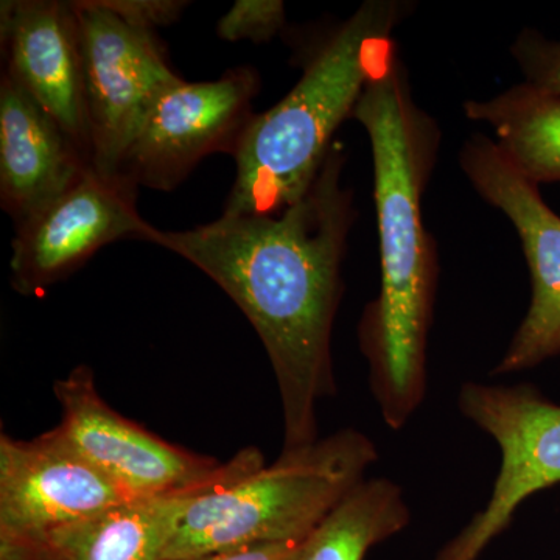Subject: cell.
Segmentation results:
<instances>
[{
	"label": "cell",
	"mask_w": 560,
	"mask_h": 560,
	"mask_svg": "<svg viewBox=\"0 0 560 560\" xmlns=\"http://www.w3.org/2000/svg\"><path fill=\"white\" fill-rule=\"evenodd\" d=\"M331 145L308 190L271 215H223L145 241L209 276L245 313L267 350L282 407V452L319 440V401L337 393L331 334L345 293L342 261L357 219Z\"/></svg>",
	"instance_id": "6da1fadb"
},
{
	"label": "cell",
	"mask_w": 560,
	"mask_h": 560,
	"mask_svg": "<svg viewBox=\"0 0 560 560\" xmlns=\"http://www.w3.org/2000/svg\"><path fill=\"white\" fill-rule=\"evenodd\" d=\"M396 57L370 81L352 114L371 142L381 246V291L361 316L359 345L372 397L394 431L407 425L427 396L438 265L422 195L440 142Z\"/></svg>",
	"instance_id": "7a4b0ae2"
},
{
	"label": "cell",
	"mask_w": 560,
	"mask_h": 560,
	"mask_svg": "<svg viewBox=\"0 0 560 560\" xmlns=\"http://www.w3.org/2000/svg\"><path fill=\"white\" fill-rule=\"evenodd\" d=\"M407 9L397 0L364 2L320 46L296 86L253 116L234 154L237 176L223 215H271L308 190L335 131L396 57L393 32Z\"/></svg>",
	"instance_id": "3957f363"
},
{
	"label": "cell",
	"mask_w": 560,
	"mask_h": 560,
	"mask_svg": "<svg viewBox=\"0 0 560 560\" xmlns=\"http://www.w3.org/2000/svg\"><path fill=\"white\" fill-rule=\"evenodd\" d=\"M377 459L374 442L355 429L282 452L271 466L198 497L162 560L304 541Z\"/></svg>",
	"instance_id": "277c9868"
},
{
	"label": "cell",
	"mask_w": 560,
	"mask_h": 560,
	"mask_svg": "<svg viewBox=\"0 0 560 560\" xmlns=\"http://www.w3.org/2000/svg\"><path fill=\"white\" fill-rule=\"evenodd\" d=\"M54 393L62 416L51 431L136 499L223 488L265 466L256 447L243 448L228 463H220L162 440L113 410L102 399L88 366H77L55 382Z\"/></svg>",
	"instance_id": "5b68a950"
},
{
	"label": "cell",
	"mask_w": 560,
	"mask_h": 560,
	"mask_svg": "<svg viewBox=\"0 0 560 560\" xmlns=\"http://www.w3.org/2000/svg\"><path fill=\"white\" fill-rule=\"evenodd\" d=\"M458 408L497 442L500 470L488 503L436 560H477L529 497L560 482V405L536 386L467 382Z\"/></svg>",
	"instance_id": "8992f818"
},
{
	"label": "cell",
	"mask_w": 560,
	"mask_h": 560,
	"mask_svg": "<svg viewBox=\"0 0 560 560\" xmlns=\"http://www.w3.org/2000/svg\"><path fill=\"white\" fill-rule=\"evenodd\" d=\"M72 3L83 51L92 167L117 175L154 103L183 79L165 61L153 32L131 27L101 0Z\"/></svg>",
	"instance_id": "52a82bcc"
},
{
	"label": "cell",
	"mask_w": 560,
	"mask_h": 560,
	"mask_svg": "<svg viewBox=\"0 0 560 560\" xmlns=\"http://www.w3.org/2000/svg\"><path fill=\"white\" fill-rule=\"evenodd\" d=\"M459 164L480 197L511 221L529 268L528 312L492 375L533 370L560 355V217L492 139L467 140Z\"/></svg>",
	"instance_id": "ba28073f"
},
{
	"label": "cell",
	"mask_w": 560,
	"mask_h": 560,
	"mask_svg": "<svg viewBox=\"0 0 560 560\" xmlns=\"http://www.w3.org/2000/svg\"><path fill=\"white\" fill-rule=\"evenodd\" d=\"M132 499L51 430L0 436V560H24L55 530Z\"/></svg>",
	"instance_id": "9c48e42d"
},
{
	"label": "cell",
	"mask_w": 560,
	"mask_h": 560,
	"mask_svg": "<svg viewBox=\"0 0 560 560\" xmlns=\"http://www.w3.org/2000/svg\"><path fill=\"white\" fill-rule=\"evenodd\" d=\"M259 88L253 68L228 70L213 81H180L154 103L120 173L138 187L171 191L209 154L234 156L253 119L250 106Z\"/></svg>",
	"instance_id": "30bf717a"
},
{
	"label": "cell",
	"mask_w": 560,
	"mask_h": 560,
	"mask_svg": "<svg viewBox=\"0 0 560 560\" xmlns=\"http://www.w3.org/2000/svg\"><path fill=\"white\" fill-rule=\"evenodd\" d=\"M138 186L124 173L102 175L94 167L57 200L16 226L11 283L35 294L121 238L145 241L151 228L136 208Z\"/></svg>",
	"instance_id": "8fae6325"
},
{
	"label": "cell",
	"mask_w": 560,
	"mask_h": 560,
	"mask_svg": "<svg viewBox=\"0 0 560 560\" xmlns=\"http://www.w3.org/2000/svg\"><path fill=\"white\" fill-rule=\"evenodd\" d=\"M0 38L7 58L5 73L68 132L91 161L83 51L73 3L3 0Z\"/></svg>",
	"instance_id": "7c38bea8"
},
{
	"label": "cell",
	"mask_w": 560,
	"mask_h": 560,
	"mask_svg": "<svg viewBox=\"0 0 560 560\" xmlns=\"http://www.w3.org/2000/svg\"><path fill=\"white\" fill-rule=\"evenodd\" d=\"M75 142L9 73L0 83V201L16 224L91 168Z\"/></svg>",
	"instance_id": "4fadbf2b"
},
{
	"label": "cell",
	"mask_w": 560,
	"mask_h": 560,
	"mask_svg": "<svg viewBox=\"0 0 560 560\" xmlns=\"http://www.w3.org/2000/svg\"><path fill=\"white\" fill-rule=\"evenodd\" d=\"M212 490L124 501L55 530L24 560H162L191 503Z\"/></svg>",
	"instance_id": "5bb4252c"
},
{
	"label": "cell",
	"mask_w": 560,
	"mask_h": 560,
	"mask_svg": "<svg viewBox=\"0 0 560 560\" xmlns=\"http://www.w3.org/2000/svg\"><path fill=\"white\" fill-rule=\"evenodd\" d=\"M464 110L495 131L493 142L526 179L560 183V95L523 81L489 101L466 102Z\"/></svg>",
	"instance_id": "9a60e30c"
},
{
	"label": "cell",
	"mask_w": 560,
	"mask_h": 560,
	"mask_svg": "<svg viewBox=\"0 0 560 560\" xmlns=\"http://www.w3.org/2000/svg\"><path fill=\"white\" fill-rule=\"evenodd\" d=\"M410 522V506L396 481L364 478L302 541L298 560H364Z\"/></svg>",
	"instance_id": "2e32d148"
},
{
	"label": "cell",
	"mask_w": 560,
	"mask_h": 560,
	"mask_svg": "<svg viewBox=\"0 0 560 560\" xmlns=\"http://www.w3.org/2000/svg\"><path fill=\"white\" fill-rule=\"evenodd\" d=\"M285 25V5L280 0H237L217 22V36L228 43L242 39L268 43Z\"/></svg>",
	"instance_id": "e0dca14e"
},
{
	"label": "cell",
	"mask_w": 560,
	"mask_h": 560,
	"mask_svg": "<svg viewBox=\"0 0 560 560\" xmlns=\"http://www.w3.org/2000/svg\"><path fill=\"white\" fill-rule=\"evenodd\" d=\"M512 55L521 66L525 83L560 95V40L547 39L536 31H525L515 39Z\"/></svg>",
	"instance_id": "ac0fdd59"
},
{
	"label": "cell",
	"mask_w": 560,
	"mask_h": 560,
	"mask_svg": "<svg viewBox=\"0 0 560 560\" xmlns=\"http://www.w3.org/2000/svg\"><path fill=\"white\" fill-rule=\"evenodd\" d=\"M101 3L131 27L150 32L178 21L190 5L184 0H101Z\"/></svg>",
	"instance_id": "d6986e66"
},
{
	"label": "cell",
	"mask_w": 560,
	"mask_h": 560,
	"mask_svg": "<svg viewBox=\"0 0 560 560\" xmlns=\"http://www.w3.org/2000/svg\"><path fill=\"white\" fill-rule=\"evenodd\" d=\"M301 547L302 541L256 545V547L212 552V555L183 560H298L300 559Z\"/></svg>",
	"instance_id": "ffe728a7"
}]
</instances>
